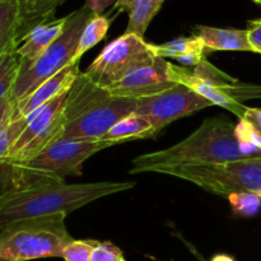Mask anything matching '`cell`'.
Returning a JSON list of instances; mask_svg holds the SVG:
<instances>
[{"label":"cell","mask_w":261,"mask_h":261,"mask_svg":"<svg viewBox=\"0 0 261 261\" xmlns=\"http://www.w3.org/2000/svg\"><path fill=\"white\" fill-rule=\"evenodd\" d=\"M135 186L127 181L66 184L50 182L13 189L0 194V229L14 222L71 212L105 196L124 193Z\"/></svg>","instance_id":"obj_1"},{"label":"cell","mask_w":261,"mask_h":261,"mask_svg":"<svg viewBox=\"0 0 261 261\" xmlns=\"http://www.w3.org/2000/svg\"><path fill=\"white\" fill-rule=\"evenodd\" d=\"M135 109L137 99L114 96L81 71L66 94L60 139L101 142L117 121Z\"/></svg>","instance_id":"obj_2"},{"label":"cell","mask_w":261,"mask_h":261,"mask_svg":"<svg viewBox=\"0 0 261 261\" xmlns=\"http://www.w3.org/2000/svg\"><path fill=\"white\" fill-rule=\"evenodd\" d=\"M236 125L227 117H209L193 134L177 144L133 160L129 173L157 172L171 166L208 165L244 160L234 135Z\"/></svg>","instance_id":"obj_3"},{"label":"cell","mask_w":261,"mask_h":261,"mask_svg":"<svg viewBox=\"0 0 261 261\" xmlns=\"http://www.w3.org/2000/svg\"><path fill=\"white\" fill-rule=\"evenodd\" d=\"M106 148L102 142L55 140L25 162L0 165V194L38 184L65 182L68 176H81L84 162Z\"/></svg>","instance_id":"obj_4"},{"label":"cell","mask_w":261,"mask_h":261,"mask_svg":"<svg viewBox=\"0 0 261 261\" xmlns=\"http://www.w3.org/2000/svg\"><path fill=\"white\" fill-rule=\"evenodd\" d=\"M65 214L14 222L0 229V261H28L61 257L73 237Z\"/></svg>","instance_id":"obj_5"},{"label":"cell","mask_w":261,"mask_h":261,"mask_svg":"<svg viewBox=\"0 0 261 261\" xmlns=\"http://www.w3.org/2000/svg\"><path fill=\"white\" fill-rule=\"evenodd\" d=\"M93 15L94 13L86 5L74 10L66 15L63 32L42 55L30 63L20 60L17 79L10 93L15 102L30 96L43 82L59 73L68 64L73 63L82 32Z\"/></svg>","instance_id":"obj_6"},{"label":"cell","mask_w":261,"mask_h":261,"mask_svg":"<svg viewBox=\"0 0 261 261\" xmlns=\"http://www.w3.org/2000/svg\"><path fill=\"white\" fill-rule=\"evenodd\" d=\"M155 173L193 182L208 193L229 196L234 193L261 195V158H244L208 165L171 166Z\"/></svg>","instance_id":"obj_7"},{"label":"cell","mask_w":261,"mask_h":261,"mask_svg":"<svg viewBox=\"0 0 261 261\" xmlns=\"http://www.w3.org/2000/svg\"><path fill=\"white\" fill-rule=\"evenodd\" d=\"M154 59L152 46L145 42L144 37L124 33L99 53L84 74L98 86L109 88L135 68Z\"/></svg>","instance_id":"obj_8"},{"label":"cell","mask_w":261,"mask_h":261,"mask_svg":"<svg viewBox=\"0 0 261 261\" xmlns=\"http://www.w3.org/2000/svg\"><path fill=\"white\" fill-rule=\"evenodd\" d=\"M68 92L28 115L27 125L0 165L25 162L36 157L51 143L60 139L65 122L64 105Z\"/></svg>","instance_id":"obj_9"},{"label":"cell","mask_w":261,"mask_h":261,"mask_svg":"<svg viewBox=\"0 0 261 261\" xmlns=\"http://www.w3.org/2000/svg\"><path fill=\"white\" fill-rule=\"evenodd\" d=\"M213 106L208 99L182 84L137 99L135 112L147 117L157 133L171 122Z\"/></svg>","instance_id":"obj_10"},{"label":"cell","mask_w":261,"mask_h":261,"mask_svg":"<svg viewBox=\"0 0 261 261\" xmlns=\"http://www.w3.org/2000/svg\"><path fill=\"white\" fill-rule=\"evenodd\" d=\"M170 61L155 58L130 71L121 81L106 88L111 94L127 98H143L177 86L170 76Z\"/></svg>","instance_id":"obj_11"},{"label":"cell","mask_w":261,"mask_h":261,"mask_svg":"<svg viewBox=\"0 0 261 261\" xmlns=\"http://www.w3.org/2000/svg\"><path fill=\"white\" fill-rule=\"evenodd\" d=\"M79 73H81L79 61H73V63L68 64L59 73H56L55 75H53L50 79L43 82L41 86H38L30 96L23 98L22 101L17 102L13 119L27 117L33 111L45 106L46 103L53 101L60 94L68 92Z\"/></svg>","instance_id":"obj_12"},{"label":"cell","mask_w":261,"mask_h":261,"mask_svg":"<svg viewBox=\"0 0 261 261\" xmlns=\"http://www.w3.org/2000/svg\"><path fill=\"white\" fill-rule=\"evenodd\" d=\"M194 35L203 41L206 51H252L249 42L247 30L217 28L209 25H196Z\"/></svg>","instance_id":"obj_13"},{"label":"cell","mask_w":261,"mask_h":261,"mask_svg":"<svg viewBox=\"0 0 261 261\" xmlns=\"http://www.w3.org/2000/svg\"><path fill=\"white\" fill-rule=\"evenodd\" d=\"M18 7V46L37 25L54 20L56 9L66 0H15Z\"/></svg>","instance_id":"obj_14"},{"label":"cell","mask_w":261,"mask_h":261,"mask_svg":"<svg viewBox=\"0 0 261 261\" xmlns=\"http://www.w3.org/2000/svg\"><path fill=\"white\" fill-rule=\"evenodd\" d=\"M66 17L60 18V19H54L47 23L37 25L33 28L24 38L19 46L17 47L15 53L19 56L22 61H30L36 60L38 56L42 55L51 43L60 36L63 32L64 25H65Z\"/></svg>","instance_id":"obj_15"},{"label":"cell","mask_w":261,"mask_h":261,"mask_svg":"<svg viewBox=\"0 0 261 261\" xmlns=\"http://www.w3.org/2000/svg\"><path fill=\"white\" fill-rule=\"evenodd\" d=\"M152 51L155 58L175 59L186 66H196L205 58V46L203 41L195 35L190 37H180L161 45H153Z\"/></svg>","instance_id":"obj_16"},{"label":"cell","mask_w":261,"mask_h":261,"mask_svg":"<svg viewBox=\"0 0 261 261\" xmlns=\"http://www.w3.org/2000/svg\"><path fill=\"white\" fill-rule=\"evenodd\" d=\"M155 134H158L157 130L153 127L147 117L133 112L117 121L102 138L101 142L111 147L114 144L130 142V140L147 139L154 137Z\"/></svg>","instance_id":"obj_17"},{"label":"cell","mask_w":261,"mask_h":261,"mask_svg":"<svg viewBox=\"0 0 261 261\" xmlns=\"http://www.w3.org/2000/svg\"><path fill=\"white\" fill-rule=\"evenodd\" d=\"M18 7L15 0H0V58L18 47Z\"/></svg>","instance_id":"obj_18"},{"label":"cell","mask_w":261,"mask_h":261,"mask_svg":"<svg viewBox=\"0 0 261 261\" xmlns=\"http://www.w3.org/2000/svg\"><path fill=\"white\" fill-rule=\"evenodd\" d=\"M165 0H134L129 10V22L125 33L144 37L148 25L153 20Z\"/></svg>","instance_id":"obj_19"},{"label":"cell","mask_w":261,"mask_h":261,"mask_svg":"<svg viewBox=\"0 0 261 261\" xmlns=\"http://www.w3.org/2000/svg\"><path fill=\"white\" fill-rule=\"evenodd\" d=\"M110 24H111V19L107 15L94 14L93 18L87 23L83 32H82L81 40H79L78 43V48H76V53L74 55L73 61L81 60V58L87 51L91 50L99 41L103 40L105 36L109 32Z\"/></svg>","instance_id":"obj_20"},{"label":"cell","mask_w":261,"mask_h":261,"mask_svg":"<svg viewBox=\"0 0 261 261\" xmlns=\"http://www.w3.org/2000/svg\"><path fill=\"white\" fill-rule=\"evenodd\" d=\"M234 135L239 142L240 150L246 158H261V133L255 125L245 119L236 124Z\"/></svg>","instance_id":"obj_21"},{"label":"cell","mask_w":261,"mask_h":261,"mask_svg":"<svg viewBox=\"0 0 261 261\" xmlns=\"http://www.w3.org/2000/svg\"><path fill=\"white\" fill-rule=\"evenodd\" d=\"M19 64L20 59L15 51H10L0 58V103L10 97L19 70Z\"/></svg>","instance_id":"obj_22"},{"label":"cell","mask_w":261,"mask_h":261,"mask_svg":"<svg viewBox=\"0 0 261 261\" xmlns=\"http://www.w3.org/2000/svg\"><path fill=\"white\" fill-rule=\"evenodd\" d=\"M232 212L241 217H254L261 209V195L255 193H234L228 196Z\"/></svg>","instance_id":"obj_23"},{"label":"cell","mask_w":261,"mask_h":261,"mask_svg":"<svg viewBox=\"0 0 261 261\" xmlns=\"http://www.w3.org/2000/svg\"><path fill=\"white\" fill-rule=\"evenodd\" d=\"M25 125H27V117L12 119L0 130V162L7 157L10 148L13 147Z\"/></svg>","instance_id":"obj_24"},{"label":"cell","mask_w":261,"mask_h":261,"mask_svg":"<svg viewBox=\"0 0 261 261\" xmlns=\"http://www.w3.org/2000/svg\"><path fill=\"white\" fill-rule=\"evenodd\" d=\"M98 241L96 240H73L63 251L65 261H91Z\"/></svg>","instance_id":"obj_25"},{"label":"cell","mask_w":261,"mask_h":261,"mask_svg":"<svg viewBox=\"0 0 261 261\" xmlns=\"http://www.w3.org/2000/svg\"><path fill=\"white\" fill-rule=\"evenodd\" d=\"M91 261H126L121 250L112 242L98 241Z\"/></svg>","instance_id":"obj_26"},{"label":"cell","mask_w":261,"mask_h":261,"mask_svg":"<svg viewBox=\"0 0 261 261\" xmlns=\"http://www.w3.org/2000/svg\"><path fill=\"white\" fill-rule=\"evenodd\" d=\"M247 33H249V42L252 51L261 54V19L249 20Z\"/></svg>","instance_id":"obj_27"},{"label":"cell","mask_w":261,"mask_h":261,"mask_svg":"<svg viewBox=\"0 0 261 261\" xmlns=\"http://www.w3.org/2000/svg\"><path fill=\"white\" fill-rule=\"evenodd\" d=\"M15 105L17 102L9 97L3 103H0V130L13 119L15 112Z\"/></svg>","instance_id":"obj_28"},{"label":"cell","mask_w":261,"mask_h":261,"mask_svg":"<svg viewBox=\"0 0 261 261\" xmlns=\"http://www.w3.org/2000/svg\"><path fill=\"white\" fill-rule=\"evenodd\" d=\"M242 119L247 120L252 125L256 126V129L261 133V109L257 107H246V111Z\"/></svg>","instance_id":"obj_29"},{"label":"cell","mask_w":261,"mask_h":261,"mask_svg":"<svg viewBox=\"0 0 261 261\" xmlns=\"http://www.w3.org/2000/svg\"><path fill=\"white\" fill-rule=\"evenodd\" d=\"M116 0H86V7L91 9L94 14H101L105 9L110 7Z\"/></svg>","instance_id":"obj_30"},{"label":"cell","mask_w":261,"mask_h":261,"mask_svg":"<svg viewBox=\"0 0 261 261\" xmlns=\"http://www.w3.org/2000/svg\"><path fill=\"white\" fill-rule=\"evenodd\" d=\"M134 0H116L114 4L115 12H125V10H130L132 4Z\"/></svg>","instance_id":"obj_31"},{"label":"cell","mask_w":261,"mask_h":261,"mask_svg":"<svg viewBox=\"0 0 261 261\" xmlns=\"http://www.w3.org/2000/svg\"><path fill=\"white\" fill-rule=\"evenodd\" d=\"M211 261H236V260H234L232 256H229V255L218 254V255H216V256L212 257Z\"/></svg>","instance_id":"obj_32"},{"label":"cell","mask_w":261,"mask_h":261,"mask_svg":"<svg viewBox=\"0 0 261 261\" xmlns=\"http://www.w3.org/2000/svg\"><path fill=\"white\" fill-rule=\"evenodd\" d=\"M255 3H257V4H260L261 5V0H254Z\"/></svg>","instance_id":"obj_33"}]
</instances>
